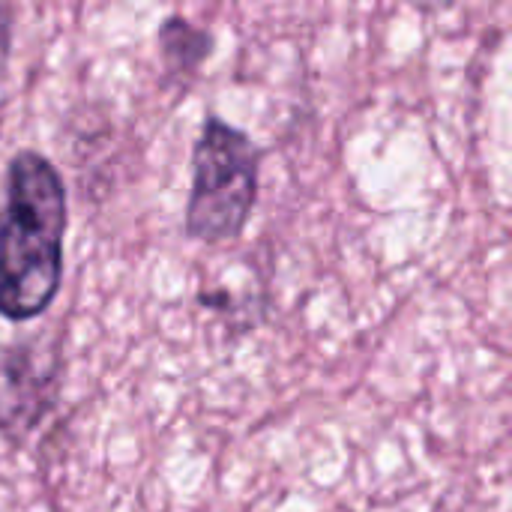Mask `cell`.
<instances>
[{"mask_svg":"<svg viewBox=\"0 0 512 512\" xmlns=\"http://www.w3.org/2000/svg\"><path fill=\"white\" fill-rule=\"evenodd\" d=\"M66 234V189L57 168L36 150H21L6 171L0 213V315L30 321L60 291Z\"/></svg>","mask_w":512,"mask_h":512,"instance_id":"6da1fadb","label":"cell"},{"mask_svg":"<svg viewBox=\"0 0 512 512\" xmlns=\"http://www.w3.org/2000/svg\"><path fill=\"white\" fill-rule=\"evenodd\" d=\"M261 153L252 138L219 117H207L192 150V192L186 234L225 243L243 234L258 198Z\"/></svg>","mask_w":512,"mask_h":512,"instance_id":"7a4b0ae2","label":"cell"},{"mask_svg":"<svg viewBox=\"0 0 512 512\" xmlns=\"http://www.w3.org/2000/svg\"><path fill=\"white\" fill-rule=\"evenodd\" d=\"M54 393V366L33 348L0 351V432L24 435L39 423Z\"/></svg>","mask_w":512,"mask_h":512,"instance_id":"3957f363","label":"cell"},{"mask_svg":"<svg viewBox=\"0 0 512 512\" xmlns=\"http://www.w3.org/2000/svg\"><path fill=\"white\" fill-rule=\"evenodd\" d=\"M159 48H162V63L171 78H189L195 75L204 60L213 51V36L192 21L174 15L162 21L159 27Z\"/></svg>","mask_w":512,"mask_h":512,"instance_id":"277c9868","label":"cell"},{"mask_svg":"<svg viewBox=\"0 0 512 512\" xmlns=\"http://www.w3.org/2000/svg\"><path fill=\"white\" fill-rule=\"evenodd\" d=\"M9 48H12V18H9L6 3L0 0V72L9 60Z\"/></svg>","mask_w":512,"mask_h":512,"instance_id":"5b68a950","label":"cell"}]
</instances>
